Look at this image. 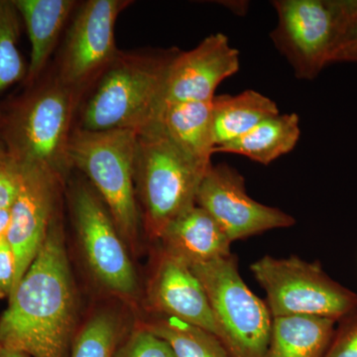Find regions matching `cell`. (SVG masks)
<instances>
[{"label": "cell", "mask_w": 357, "mask_h": 357, "mask_svg": "<svg viewBox=\"0 0 357 357\" xmlns=\"http://www.w3.org/2000/svg\"><path fill=\"white\" fill-rule=\"evenodd\" d=\"M20 189V168L9 160L0 165V210L13 206Z\"/></svg>", "instance_id": "27"}, {"label": "cell", "mask_w": 357, "mask_h": 357, "mask_svg": "<svg viewBox=\"0 0 357 357\" xmlns=\"http://www.w3.org/2000/svg\"><path fill=\"white\" fill-rule=\"evenodd\" d=\"M323 357H357V309L338 319Z\"/></svg>", "instance_id": "26"}, {"label": "cell", "mask_w": 357, "mask_h": 357, "mask_svg": "<svg viewBox=\"0 0 357 357\" xmlns=\"http://www.w3.org/2000/svg\"><path fill=\"white\" fill-rule=\"evenodd\" d=\"M250 270L266 293L272 318L314 316L338 321L357 309V294L333 280L318 261L266 255Z\"/></svg>", "instance_id": "7"}, {"label": "cell", "mask_w": 357, "mask_h": 357, "mask_svg": "<svg viewBox=\"0 0 357 357\" xmlns=\"http://www.w3.org/2000/svg\"><path fill=\"white\" fill-rule=\"evenodd\" d=\"M147 302L156 316L174 317L208 331H218L203 286L189 266L159 248L148 284Z\"/></svg>", "instance_id": "14"}, {"label": "cell", "mask_w": 357, "mask_h": 357, "mask_svg": "<svg viewBox=\"0 0 357 357\" xmlns=\"http://www.w3.org/2000/svg\"><path fill=\"white\" fill-rule=\"evenodd\" d=\"M132 1L89 0L79 7L66 35L59 59V81L83 96L119 55L117 17Z\"/></svg>", "instance_id": "10"}, {"label": "cell", "mask_w": 357, "mask_h": 357, "mask_svg": "<svg viewBox=\"0 0 357 357\" xmlns=\"http://www.w3.org/2000/svg\"><path fill=\"white\" fill-rule=\"evenodd\" d=\"M16 263L6 237L0 239V299L10 298L15 283Z\"/></svg>", "instance_id": "28"}, {"label": "cell", "mask_w": 357, "mask_h": 357, "mask_svg": "<svg viewBox=\"0 0 357 357\" xmlns=\"http://www.w3.org/2000/svg\"><path fill=\"white\" fill-rule=\"evenodd\" d=\"M7 161H9V159L8 157H7L6 147H4L1 137H0V165L6 163Z\"/></svg>", "instance_id": "31"}, {"label": "cell", "mask_w": 357, "mask_h": 357, "mask_svg": "<svg viewBox=\"0 0 357 357\" xmlns=\"http://www.w3.org/2000/svg\"><path fill=\"white\" fill-rule=\"evenodd\" d=\"M196 204L210 213L231 243L296 222L280 208L250 198L245 178L225 163L210 167L199 185Z\"/></svg>", "instance_id": "11"}, {"label": "cell", "mask_w": 357, "mask_h": 357, "mask_svg": "<svg viewBox=\"0 0 357 357\" xmlns=\"http://www.w3.org/2000/svg\"><path fill=\"white\" fill-rule=\"evenodd\" d=\"M18 20L20 13L13 1L0 0V95L27 77L28 68L17 48Z\"/></svg>", "instance_id": "22"}, {"label": "cell", "mask_w": 357, "mask_h": 357, "mask_svg": "<svg viewBox=\"0 0 357 357\" xmlns=\"http://www.w3.org/2000/svg\"><path fill=\"white\" fill-rule=\"evenodd\" d=\"M76 319V297L57 213L34 261L9 298L0 319V349L30 357H67Z\"/></svg>", "instance_id": "1"}, {"label": "cell", "mask_w": 357, "mask_h": 357, "mask_svg": "<svg viewBox=\"0 0 357 357\" xmlns=\"http://www.w3.org/2000/svg\"><path fill=\"white\" fill-rule=\"evenodd\" d=\"M239 68V52L222 33L210 35L192 50L175 52L167 69L160 107L213 102L218 86Z\"/></svg>", "instance_id": "13"}, {"label": "cell", "mask_w": 357, "mask_h": 357, "mask_svg": "<svg viewBox=\"0 0 357 357\" xmlns=\"http://www.w3.org/2000/svg\"><path fill=\"white\" fill-rule=\"evenodd\" d=\"M158 241L162 251L189 267L231 255L229 239L210 213L197 204L169 223Z\"/></svg>", "instance_id": "15"}, {"label": "cell", "mask_w": 357, "mask_h": 357, "mask_svg": "<svg viewBox=\"0 0 357 357\" xmlns=\"http://www.w3.org/2000/svg\"><path fill=\"white\" fill-rule=\"evenodd\" d=\"M211 114L217 148L241 137L265 119L280 112L271 98L248 89L236 96H215L211 102Z\"/></svg>", "instance_id": "19"}, {"label": "cell", "mask_w": 357, "mask_h": 357, "mask_svg": "<svg viewBox=\"0 0 357 357\" xmlns=\"http://www.w3.org/2000/svg\"><path fill=\"white\" fill-rule=\"evenodd\" d=\"M153 121L188 156L204 165H211L215 147L211 102L163 105Z\"/></svg>", "instance_id": "17"}, {"label": "cell", "mask_w": 357, "mask_h": 357, "mask_svg": "<svg viewBox=\"0 0 357 357\" xmlns=\"http://www.w3.org/2000/svg\"><path fill=\"white\" fill-rule=\"evenodd\" d=\"M72 208L79 244L96 282L122 299H136L137 275L102 199L91 188L77 185Z\"/></svg>", "instance_id": "9"}, {"label": "cell", "mask_w": 357, "mask_h": 357, "mask_svg": "<svg viewBox=\"0 0 357 357\" xmlns=\"http://www.w3.org/2000/svg\"><path fill=\"white\" fill-rule=\"evenodd\" d=\"M114 357H177L165 340L143 325L117 347Z\"/></svg>", "instance_id": "25"}, {"label": "cell", "mask_w": 357, "mask_h": 357, "mask_svg": "<svg viewBox=\"0 0 357 357\" xmlns=\"http://www.w3.org/2000/svg\"><path fill=\"white\" fill-rule=\"evenodd\" d=\"M211 165L188 156L154 121L138 131L134 184L150 238L158 241L169 223L196 206Z\"/></svg>", "instance_id": "3"}, {"label": "cell", "mask_w": 357, "mask_h": 357, "mask_svg": "<svg viewBox=\"0 0 357 357\" xmlns=\"http://www.w3.org/2000/svg\"><path fill=\"white\" fill-rule=\"evenodd\" d=\"M203 286L218 331L231 357H265L271 335V312L239 273L230 255L190 267Z\"/></svg>", "instance_id": "6"}, {"label": "cell", "mask_w": 357, "mask_h": 357, "mask_svg": "<svg viewBox=\"0 0 357 357\" xmlns=\"http://www.w3.org/2000/svg\"><path fill=\"white\" fill-rule=\"evenodd\" d=\"M0 357H30L24 352L13 351V349H0Z\"/></svg>", "instance_id": "30"}, {"label": "cell", "mask_w": 357, "mask_h": 357, "mask_svg": "<svg viewBox=\"0 0 357 357\" xmlns=\"http://www.w3.org/2000/svg\"><path fill=\"white\" fill-rule=\"evenodd\" d=\"M82 96L55 76L28 91L0 114V137L17 166H36L63 181L70 170L73 119Z\"/></svg>", "instance_id": "2"}, {"label": "cell", "mask_w": 357, "mask_h": 357, "mask_svg": "<svg viewBox=\"0 0 357 357\" xmlns=\"http://www.w3.org/2000/svg\"><path fill=\"white\" fill-rule=\"evenodd\" d=\"M144 326L165 340L177 357H231L217 335L182 319L156 316Z\"/></svg>", "instance_id": "21"}, {"label": "cell", "mask_w": 357, "mask_h": 357, "mask_svg": "<svg viewBox=\"0 0 357 357\" xmlns=\"http://www.w3.org/2000/svg\"><path fill=\"white\" fill-rule=\"evenodd\" d=\"M17 167L20 189L10 208V223L6 236L15 257L13 292L43 245L52 220L57 213L58 185L62 182L40 167Z\"/></svg>", "instance_id": "12"}, {"label": "cell", "mask_w": 357, "mask_h": 357, "mask_svg": "<svg viewBox=\"0 0 357 357\" xmlns=\"http://www.w3.org/2000/svg\"><path fill=\"white\" fill-rule=\"evenodd\" d=\"M357 64V0H342L340 31L331 65Z\"/></svg>", "instance_id": "24"}, {"label": "cell", "mask_w": 357, "mask_h": 357, "mask_svg": "<svg viewBox=\"0 0 357 357\" xmlns=\"http://www.w3.org/2000/svg\"><path fill=\"white\" fill-rule=\"evenodd\" d=\"M138 131H89L76 128L69 144L70 166L89 178L123 241L131 245L139 236V206L134 184Z\"/></svg>", "instance_id": "5"}, {"label": "cell", "mask_w": 357, "mask_h": 357, "mask_svg": "<svg viewBox=\"0 0 357 357\" xmlns=\"http://www.w3.org/2000/svg\"><path fill=\"white\" fill-rule=\"evenodd\" d=\"M300 135L299 116L296 114H279L265 119L241 137L215 148L213 153L241 155L261 165H269L290 153Z\"/></svg>", "instance_id": "20"}, {"label": "cell", "mask_w": 357, "mask_h": 357, "mask_svg": "<svg viewBox=\"0 0 357 357\" xmlns=\"http://www.w3.org/2000/svg\"><path fill=\"white\" fill-rule=\"evenodd\" d=\"M10 223V208L0 210V239L6 237Z\"/></svg>", "instance_id": "29"}, {"label": "cell", "mask_w": 357, "mask_h": 357, "mask_svg": "<svg viewBox=\"0 0 357 357\" xmlns=\"http://www.w3.org/2000/svg\"><path fill=\"white\" fill-rule=\"evenodd\" d=\"M337 323L314 316L273 318L265 357H323Z\"/></svg>", "instance_id": "18"}, {"label": "cell", "mask_w": 357, "mask_h": 357, "mask_svg": "<svg viewBox=\"0 0 357 357\" xmlns=\"http://www.w3.org/2000/svg\"><path fill=\"white\" fill-rule=\"evenodd\" d=\"M22 16L31 44L28 84L36 83L46 67L76 1L73 0H14Z\"/></svg>", "instance_id": "16"}, {"label": "cell", "mask_w": 357, "mask_h": 357, "mask_svg": "<svg viewBox=\"0 0 357 357\" xmlns=\"http://www.w3.org/2000/svg\"><path fill=\"white\" fill-rule=\"evenodd\" d=\"M119 333L121 323L116 314L96 312L77 333L70 357H114Z\"/></svg>", "instance_id": "23"}, {"label": "cell", "mask_w": 357, "mask_h": 357, "mask_svg": "<svg viewBox=\"0 0 357 357\" xmlns=\"http://www.w3.org/2000/svg\"><path fill=\"white\" fill-rule=\"evenodd\" d=\"M175 52L122 53L91 86L79 128L89 131L131 129L151 123L161 105L164 81Z\"/></svg>", "instance_id": "4"}, {"label": "cell", "mask_w": 357, "mask_h": 357, "mask_svg": "<svg viewBox=\"0 0 357 357\" xmlns=\"http://www.w3.org/2000/svg\"><path fill=\"white\" fill-rule=\"evenodd\" d=\"M274 46L301 79H314L331 65L340 31L342 0H275Z\"/></svg>", "instance_id": "8"}]
</instances>
